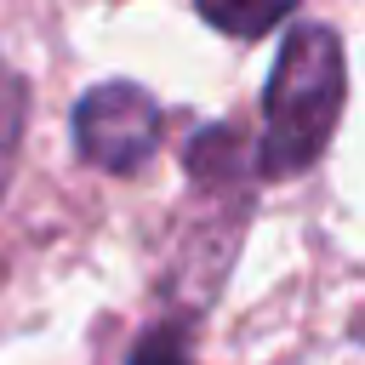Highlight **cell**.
<instances>
[{
  "instance_id": "1",
  "label": "cell",
  "mask_w": 365,
  "mask_h": 365,
  "mask_svg": "<svg viewBox=\"0 0 365 365\" xmlns=\"http://www.w3.org/2000/svg\"><path fill=\"white\" fill-rule=\"evenodd\" d=\"M342 97H348V68L336 34L319 23H297L262 91V171L268 177L308 171L336 131Z\"/></svg>"
},
{
  "instance_id": "4",
  "label": "cell",
  "mask_w": 365,
  "mask_h": 365,
  "mask_svg": "<svg viewBox=\"0 0 365 365\" xmlns=\"http://www.w3.org/2000/svg\"><path fill=\"white\" fill-rule=\"evenodd\" d=\"M17 131H23V86L0 63V188H6V171H11V154H17Z\"/></svg>"
},
{
  "instance_id": "5",
  "label": "cell",
  "mask_w": 365,
  "mask_h": 365,
  "mask_svg": "<svg viewBox=\"0 0 365 365\" xmlns=\"http://www.w3.org/2000/svg\"><path fill=\"white\" fill-rule=\"evenodd\" d=\"M131 365H194V359H188V348H182L177 331H154V336H143L131 348Z\"/></svg>"
},
{
  "instance_id": "2",
  "label": "cell",
  "mask_w": 365,
  "mask_h": 365,
  "mask_svg": "<svg viewBox=\"0 0 365 365\" xmlns=\"http://www.w3.org/2000/svg\"><path fill=\"white\" fill-rule=\"evenodd\" d=\"M74 148L97 171H114V177L137 171L160 148V103L131 80L91 86L74 103Z\"/></svg>"
},
{
  "instance_id": "3",
  "label": "cell",
  "mask_w": 365,
  "mask_h": 365,
  "mask_svg": "<svg viewBox=\"0 0 365 365\" xmlns=\"http://www.w3.org/2000/svg\"><path fill=\"white\" fill-rule=\"evenodd\" d=\"M291 6L297 0H200V17L211 29H222V34H234V40H257L274 23H285Z\"/></svg>"
}]
</instances>
